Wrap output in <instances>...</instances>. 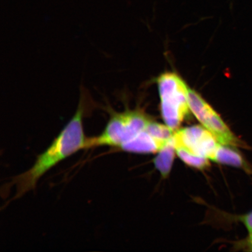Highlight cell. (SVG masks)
<instances>
[{"label":"cell","mask_w":252,"mask_h":252,"mask_svg":"<svg viewBox=\"0 0 252 252\" xmlns=\"http://www.w3.org/2000/svg\"><path fill=\"white\" fill-rule=\"evenodd\" d=\"M145 130L158 139L168 141L171 139L175 131L166 125L151 121Z\"/></svg>","instance_id":"cell-10"},{"label":"cell","mask_w":252,"mask_h":252,"mask_svg":"<svg viewBox=\"0 0 252 252\" xmlns=\"http://www.w3.org/2000/svg\"><path fill=\"white\" fill-rule=\"evenodd\" d=\"M169 141L158 139L144 130L119 150L135 154H155L161 150Z\"/></svg>","instance_id":"cell-6"},{"label":"cell","mask_w":252,"mask_h":252,"mask_svg":"<svg viewBox=\"0 0 252 252\" xmlns=\"http://www.w3.org/2000/svg\"><path fill=\"white\" fill-rule=\"evenodd\" d=\"M175 149H182L212 160L220 144L203 126H193L175 131L172 137Z\"/></svg>","instance_id":"cell-5"},{"label":"cell","mask_w":252,"mask_h":252,"mask_svg":"<svg viewBox=\"0 0 252 252\" xmlns=\"http://www.w3.org/2000/svg\"><path fill=\"white\" fill-rule=\"evenodd\" d=\"M226 219L232 222H240L245 226L248 234H252V210L241 215L226 214Z\"/></svg>","instance_id":"cell-11"},{"label":"cell","mask_w":252,"mask_h":252,"mask_svg":"<svg viewBox=\"0 0 252 252\" xmlns=\"http://www.w3.org/2000/svg\"><path fill=\"white\" fill-rule=\"evenodd\" d=\"M176 155L183 162L192 168L202 170L210 166V160L207 158L195 155L182 149H176Z\"/></svg>","instance_id":"cell-9"},{"label":"cell","mask_w":252,"mask_h":252,"mask_svg":"<svg viewBox=\"0 0 252 252\" xmlns=\"http://www.w3.org/2000/svg\"><path fill=\"white\" fill-rule=\"evenodd\" d=\"M236 148L219 144L212 158V161L235 167L252 175V165L242 156Z\"/></svg>","instance_id":"cell-7"},{"label":"cell","mask_w":252,"mask_h":252,"mask_svg":"<svg viewBox=\"0 0 252 252\" xmlns=\"http://www.w3.org/2000/svg\"><path fill=\"white\" fill-rule=\"evenodd\" d=\"M233 248L235 251L252 252V234H248L247 237L235 242Z\"/></svg>","instance_id":"cell-12"},{"label":"cell","mask_w":252,"mask_h":252,"mask_svg":"<svg viewBox=\"0 0 252 252\" xmlns=\"http://www.w3.org/2000/svg\"><path fill=\"white\" fill-rule=\"evenodd\" d=\"M172 138L168 144L158 153V155L154 159V166L163 178L168 177L176 154L175 147Z\"/></svg>","instance_id":"cell-8"},{"label":"cell","mask_w":252,"mask_h":252,"mask_svg":"<svg viewBox=\"0 0 252 252\" xmlns=\"http://www.w3.org/2000/svg\"><path fill=\"white\" fill-rule=\"evenodd\" d=\"M104 109L109 117L103 131L95 137L89 138L88 149L109 147L119 150L146 129L151 120L137 109L116 112L106 103Z\"/></svg>","instance_id":"cell-2"},{"label":"cell","mask_w":252,"mask_h":252,"mask_svg":"<svg viewBox=\"0 0 252 252\" xmlns=\"http://www.w3.org/2000/svg\"><path fill=\"white\" fill-rule=\"evenodd\" d=\"M160 110L165 125L172 130H178L189 112V88L175 73L168 72L158 79Z\"/></svg>","instance_id":"cell-3"},{"label":"cell","mask_w":252,"mask_h":252,"mask_svg":"<svg viewBox=\"0 0 252 252\" xmlns=\"http://www.w3.org/2000/svg\"><path fill=\"white\" fill-rule=\"evenodd\" d=\"M188 100L189 108L195 117L220 144L236 149H252L250 145L233 133L215 110L196 91L189 88Z\"/></svg>","instance_id":"cell-4"},{"label":"cell","mask_w":252,"mask_h":252,"mask_svg":"<svg viewBox=\"0 0 252 252\" xmlns=\"http://www.w3.org/2000/svg\"><path fill=\"white\" fill-rule=\"evenodd\" d=\"M94 103L86 90L81 89L76 111L50 146L37 157L31 168L15 176L11 183L16 187L18 198L36 187L44 175L79 151L88 149L89 138L85 134L83 120L93 108Z\"/></svg>","instance_id":"cell-1"}]
</instances>
